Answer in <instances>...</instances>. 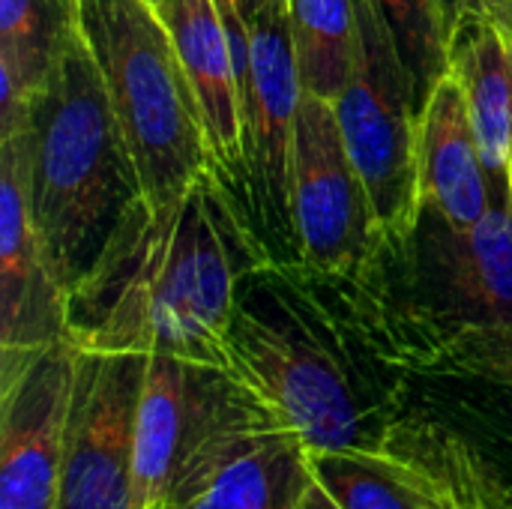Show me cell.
Returning <instances> with one entry per match:
<instances>
[{
    "label": "cell",
    "instance_id": "obj_1",
    "mask_svg": "<svg viewBox=\"0 0 512 509\" xmlns=\"http://www.w3.org/2000/svg\"><path fill=\"white\" fill-rule=\"evenodd\" d=\"M264 252L231 192L207 168L183 195H138L90 270L66 294V333L81 351L168 354L231 372L228 330L240 279Z\"/></svg>",
    "mask_w": 512,
    "mask_h": 509
},
{
    "label": "cell",
    "instance_id": "obj_2",
    "mask_svg": "<svg viewBox=\"0 0 512 509\" xmlns=\"http://www.w3.org/2000/svg\"><path fill=\"white\" fill-rule=\"evenodd\" d=\"M15 135L33 222L69 294L123 210L141 195L135 162L81 30L72 33L54 72L33 93Z\"/></svg>",
    "mask_w": 512,
    "mask_h": 509
},
{
    "label": "cell",
    "instance_id": "obj_3",
    "mask_svg": "<svg viewBox=\"0 0 512 509\" xmlns=\"http://www.w3.org/2000/svg\"><path fill=\"white\" fill-rule=\"evenodd\" d=\"M78 30L108 90L141 195L150 204L183 195L213 168V153L195 90L156 6L78 0Z\"/></svg>",
    "mask_w": 512,
    "mask_h": 509
},
{
    "label": "cell",
    "instance_id": "obj_4",
    "mask_svg": "<svg viewBox=\"0 0 512 509\" xmlns=\"http://www.w3.org/2000/svg\"><path fill=\"white\" fill-rule=\"evenodd\" d=\"M231 36L240 84L243 165L231 192L264 258L300 264L291 216V138L303 96L288 0L237 9L216 0Z\"/></svg>",
    "mask_w": 512,
    "mask_h": 509
},
{
    "label": "cell",
    "instance_id": "obj_5",
    "mask_svg": "<svg viewBox=\"0 0 512 509\" xmlns=\"http://www.w3.org/2000/svg\"><path fill=\"white\" fill-rule=\"evenodd\" d=\"M312 480L303 435L240 378L207 369L165 509H300Z\"/></svg>",
    "mask_w": 512,
    "mask_h": 509
},
{
    "label": "cell",
    "instance_id": "obj_6",
    "mask_svg": "<svg viewBox=\"0 0 512 509\" xmlns=\"http://www.w3.org/2000/svg\"><path fill=\"white\" fill-rule=\"evenodd\" d=\"M333 108L375 204L384 243H405L423 213L420 108L411 75L369 0H360V51Z\"/></svg>",
    "mask_w": 512,
    "mask_h": 509
},
{
    "label": "cell",
    "instance_id": "obj_7",
    "mask_svg": "<svg viewBox=\"0 0 512 509\" xmlns=\"http://www.w3.org/2000/svg\"><path fill=\"white\" fill-rule=\"evenodd\" d=\"M228 357L231 375L270 402L309 453L360 447V414L342 369L291 312H261L237 294Z\"/></svg>",
    "mask_w": 512,
    "mask_h": 509
},
{
    "label": "cell",
    "instance_id": "obj_8",
    "mask_svg": "<svg viewBox=\"0 0 512 509\" xmlns=\"http://www.w3.org/2000/svg\"><path fill=\"white\" fill-rule=\"evenodd\" d=\"M291 216L300 267L348 273L384 243L333 102L303 90L291 138Z\"/></svg>",
    "mask_w": 512,
    "mask_h": 509
},
{
    "label": "cell",
    "instance_id": "obj_9",
    "mask_svg": "<svg viewBox=\"0 0 512 509\" xmlns=\"http://www.w3.org/2000/svg\"><path fill=\"white\" fill-rule=\"evenodd\" d=\"M147 354L81 351L57 509H132L135 414Z\"/></svg>",
    "mask_w": 512,
    "mask_h": 509
},
{
    "label": "cell",
    "instance_id": "obj_10",
    "mask_svg": "<svg viewBox=\"0 0 512 509\" xmlns=\"http://www.w3.org/2000/svg\"><path fill=\"white\" fill-rule=\"evenodd\" d=\"M78 348L0 357V509H57Z\"/></svg>",
    "mask_w": 512,
    "mask_h": 509
},
{
    "label": "cell",
    "instance_id": "obj_11",
    "mask_svg": "<svg viewBox=\"0 0 512 509\" xmlns=\"http://www.w3.org/2000/svg\"><path fill=\"white\" fill-rule=\"evenodd\" d=\"M69 339L66 288L30 210L18 135L0 138V357Z\"/></svg>",
    "mask_w": 512,
    "mask_h": 509
},
{
    "label": "cell",
    "instance_id": "obj_12",
    "mask_svg": "<svg viewBox=\"0 0 512 509\" xmlns=\"http://www.w3.org/2000/svg\"><path fill=\"white\" fill-rule=\"evenodd\" d=\"M414 234L420 237L423 279L441 291L447 309L512 348V189L492 198L474 228H450L438 213L423 210Z\"/></svg>",
    "mask_w": 512,
    "mask_h": 509
},
{
    "label": "cell",
    "instance_id": "obj_13",
    "mask_svg": "<svg viewBox=\"0 0 512 509\" xmlns=\"http://www.w3.org/2000/svg\"><path fill=\"white\" fill-rule=\"evenodd\" d=\"M165 21L186 78L195 90L213 171L234 192L243 165V123H240V84L231 36L216 0H162L156 6Z\"/></svg>",
    "mask_w": 512,
    "mask_h": 509
},
{
    "label": "cell",
    "instance_id": "obj_14",
    "mask_svg": "<svg viewBox=\"0 0 512 509\" xmlns=\"http://www.w3.org/2000/svg\"><path fill=\"white\" fill-rule=\"evenodd\" d=\"M492 180L465 90L447 72L420 111V201L450 228H474L492 207Z\"/></svg>",
    "mask_w": 512,
    "mask_h": 509
},
{
    "label": "cell",
    "instance_id": "obj_15",
    "mask_svg": "<svg viewBox=\"0 0 512 509\" xmlns=\"http://www.w3.org/2000/svg\"><path fill=\"white\" fill-rule=\"evenodd\" d=\"M450 72L459 78L492 192L512 189V42L477 0L447 33Z\"/></svg>",
    "mask_w": 512,
    "mask_h": 509
},
{
    "label": "cell",
    "instance_id": "obj_16",
    "mask_svg": "<svg viewBox=\"0 0 512 509\" xmlns=\"http://www.w3.org/2000/svg\"><path fill=\"white\" fill-rule=\"evenodd\" d=\"M210 366L150 354L135 414L132 509H165Z\"/></svg>",
    "mask_w": 512,
    "mask_h": 509
},
{
    "label": "cell",
    "instance_id": "obj_17",
    "mask_svg": "<svg viewBox=\"0 0 512 509\" xmlns=\"http://www.w3.org/2000/svg\"><path fill=\"white\" fill-rule=\"evenodd\" d=\"M75 30L78 0H0V138L24 126Z\"/></svg>",
    "mask_w": 512,
    "mask_h": 509
},
{
    "label": "cell",
    "instance_id": "obj_18",
    "mask_svg": "<svg viewBox=\"0 0 512 509\" xmlns=\"http://www.w3.org/2000/svg\"><path fill=\"white\" fill-rule=\"evenodd\" d=\"M288 21L303 90L336 102L360 51V0H288Z\"/></svg>",
    "mask_w": 512,
    "mask_h": 509
},
{
    "label": "cell",
    "instance_id": "obj_19",
    "mask_svg": "<svg viewBox=\"0 0 512 509\" xmlns=\"http://www.w3.org/2000/svg\"><path fill=\"white\" fill-rule=\"evenodd\" d=\"M315 483L342 509H426L429 486L408 468L363 447L309 453Z\"/></svg>",
    "mask_w": 512,
    "mask_h": 509
},
{
    "label": "cell",
    "instance_id": "obj_20",
    "mask_svg": "<svg viewBox=\"0 0 512 509\" xmlns=\"http://www.w3.org/2000/svg\"><path fill=\"white\" fill-rule=\"evenodd\" d=\"M369 6L381 18L402 66L408 69L417 108L423 111L435 84L450 72L441 0H369Z\"/></svg>",
    "mask_w": 512,
    "mask_h": 509
},
{
    "label": "cell",
    "instance_id": "obj_21",
    "mask_svg": "<svg viewBox=\"0 0 512 509\" xmlns=\"http://www.w3.org/2000/svg\"><path fill=\"white\" fill-rule=\"evenodd\" d=\"M486 9H489V15L501 24V30L510 36L512 42V0H480Z\"/></svg>",
    "mask_w": 512,
    "mask_h": 509
},
{
    "label": "cell",
    "instance_id": "obj_22",
    "mask_svg": "<svg viewBox=\"0 0 512 509\" xmlns=\"http://www.w3.org/2000/svg\"><path fill=\"white\" fill-rule=\"evenodd\" d=\"M300 509H342L315 480H312V486H309V492H306V498H303V507Z\"/></svg>",
    "mask_w": 512,
    "mask_h": 509
},
{
    "label": "cell",
    "instance_id": "obj_23",
    "mask_svg": "<svg viewBox=\"0 0 512 509\" xmlns=\"http://www.w3.org/2000/svg\"><path fill=\"white\" fill-rule=\"evenodd\" d=\"M471 3H477V0H441V12H444V21H447V33H450L453 21L462 15V9H468Z\"/></svg>",
    "mask_w": 512,
    "mask_h": 509
},
{
    "label": "cell",
    "instance_id": "obj_24",
    "mask_svg": "<svg viewBox=\"0 0 512 509\" xmlns=\"http://www.w3.org/2000/svg\"><path fill=\"white\" fill-rule=\"evenodd\" d=\"M234 3H237V9H252V6H261L267 0H234Z\"/></svg>",
    "mask_w": 512,
    "mask_h": 509
},
{
    "label": "cell",
    "instance_id": "obj_25",
    "mask_svg": "<svg viewBox=\"0 0 512 509\" xmlns=\"http://www.w3.org/2000/svg\"><path fill=\"white\" fill-rule=\"evenodd\" d=\"M147 3H153V6H159V3H162V0H147Z\"/></svg>",
    "mask_w": 512,
    "mask_h": 509
},
{
    "label": "cell",
    "instance_id": "obj_26",
    "mask_svg": "<svg viewBox=\"0 0 512 509\" xmlns=\"http://www.w3.org/2000/svg\"><path fill=\"white\" fill-rule=\"evenodd\" d=\"M426 509H438V507H435V504H432V507H426Z\"/></svg>",
    "mask_w": 512,
    "mask_h": 509
}]
</instances>
